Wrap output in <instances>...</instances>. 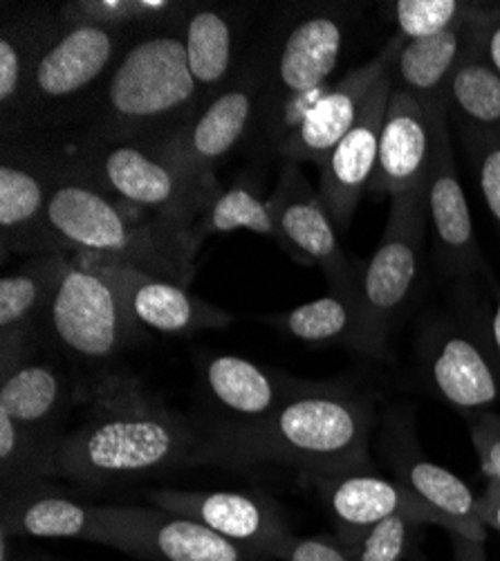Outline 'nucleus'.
<instances>
[{
	"label": "nucleus",
	"instance_id": "nucleus-1",
	"mask_svg": "<svg viewBox=\"0 0 500 561\" xmlns=\"http://www.w3.org/2000/svg\"><path fill=\"white\" fill-rule=\"evenodd\" d=\"M373 430L375 407L369 398L344 387L301 382L260 423L220 427L202 445L200 460L279 462L316 479L371 465Z\"/></svg>",
	"mask_w": 500,
	"mask_h": 561
},
{
	"label": "nucleus",
	"instance_id": "nucleus-2",
	"mask_svg": "<svg viewBox=\"0 0 500 561\" xmlns=\"http://www.w3.org/2000/svg\"><path fill=\"white\" fill-rule=\"evenodd\" d=\"M200 454L198 436L177 413L144 396L138 382L108 378L81 425L59 438L53 477L100 485L155 474Z\"/></svg>",
	"mask_w": 500,
	"mask_h": 561
},
{
	"label": "nucleus",
	"instance_id": "nucleus-3",
	"mask_svg": "<svg viewBox=\"0 0 500 561\" xmlns=\"http://www.w3.org/2000/svg\"><path fill=\"white\" fill-rule=\"evenodd\" d=\"M182 23L142 34L124 53L97 98L77 119L83 147L151 149L202 113L205 102L187 64Z\"/></svg>",
	"mask_w": 500,
	"mask_h": 561
},
{
	"label": "nucleus",
	"instance_id": "nucleus-4",
	"mask_svg": "<svg viewBox=\"0 0 500 561\" xmlns=\"http://www.w3.org/2000/svg\"><path fill=\"white\" fill-rule=\"evenodd\" d=\"M48 225L59 252L121 261L185 288L194 278L198 252L187 237L111 198L66 162L50 201Z\"/></svg>",
	"mask_w": 500,
	"mask_h": 561
},
{
	"label": "nucleus",
	"instance_id": "nucleus-5",
	"mask_svg": "<svg viewBox=\"0 0 500 561\" xmlns=\"http://www.w3.org/2000/svg\"><path fill=\"white\" fill-rule=\"evenodd\" d=\"M346 43V19L319 5L299 14L260 64L256 128L263 142L279 149L310 104L328 88Z\"/></svg>",
	"mask_w": 500,
	"mask_h": 561
},
{
	"label": "nucleus",
	"instance_id": "nucleus-6",
	"mask_svg": "<svg viewBox=\"0 0 500 561\" xmlns=\"http://www.w3.org/2000/svg\"><path fill=\"white\" fill-rule=\"evenodd\" d=\"M63 162L111 198L160 220L189 243L200 214L222 190L218 178H191L138 145H90Z\"/></svg>",
	"mask_w": 500,
	"mask_h": 561
},
{
	"label": "nucleus",
	"instance_id": "nucleus-7",
	"mask_svg": "<svg viewBox=\"0 0 500 561\" xmlns=\"http://www.w3.org/2000/svg\"><path fill=\"white\" fill-rule=\"evenodd\" d=\"M138 38L121 30L61 21L36 66L21 139L38 128L77 122Z\"/></svg>",
	"mask_w": 500,
	"mask_h": 561
},
{
	"label": "nucleus",
	"instance_id": "nucleus-8",
	"mask_svg": "<svg viewBox=\"0 0 500 561\" xmlns=\"http://www.w3.org/2000/svg\"><path fill=\"white\" fill-rule=\"evenodd\" d=\"M427 184L391 198V214L375 254L363 263L357 290L359 331L354 351L388 359V337L395 321L411 301L420 278L427 233Z\"/></svg>",
	"mask_w": 500,
	"mask_h": 561
},
{
	"label": "nucleus",
	"instance_id": "nucleus-9",
	"mask_svg": "<svg viewBox=\"0 0 500 561\" xmlns=\"http://www.w3.org/2000/svg\"><path fill=\"white\" fill-rule=\"evenodd\" d=\"M138 333L117 288L95 259L70 254L45 314L43 335L66 355L100 364L115 357Z\"/></svg>",
	"mask_w": 500,
	"mask_h": 561
},
{
	"label": "nucleus",
	"instance_id": "nucleus-10",
	"mask_svg": "<svg viewBox=\"0 0 500 561\" xmlns=\"http://www.w3.org/2000/svg\"><path fill=\"white\" fill-rule=\"evenodd\" d=\"M384 454L395 481L416 496L429 524L449 533L456 561H487V524L480 512V499L472 488L429 460L416 445L411 427H406L402 420L397 430L391 432L388 427L384 434Z\"/></svg>",
	"mask_w": 500,
	"mask_h": 561
},
{
	"label": "nucleus",
	"instance_id": "nucleus-11",
	"mask_svg": "<svg viewBox=\"0 0 500 561\" xmlns=\"http://www.w3.org/2000/svg\"><path fill=\"white\" fill-rule=\"evenodd\" d=\"M286 241L299 256L301 265H316L328 278L330 293L357 304L359 276L363 263L350 261L339 243L337 225L326 209L319 192L314 190L301 164L286 160L275 192L267 198Z\"/></svg>",
	"mask_w": 500,
	"mask_h": 561
},
{
	"label": "nucleus",
	"instance_id": "nucleus-12",
	"mask_svg": "<svg viewBox=\"0 0 500 561\" xmlns=\"http://www.w3.org/2000/svg\"><path fill=\"white\" fill-rule=\"evenodd\" d=\"M63 173V160L27 147L23 139L3 142L0 162V233L3 256L59 252L50 233L48 209Z\"/></svg>",
	"mask_w": 500,
	"mask_h": 561
},
{
	"label": "nucleus",
	"instance_id": "nucleus-13",
	"mask_svg": "<svg viewBox=\"0 0 500 561\" xmlns=\"http://www.w3.org/2000/svg\"><path fill=\"white\" fill-rule=\"evenodd\" d=\"M258 95L260 64H252L194 122L149 151L191 178L216 180L220 160L239 147L256 122Z\"/></svg>",
	"mask_w": 500,
	"mask_h": 561
},
{
	"label": "nucleus",
	"instance_id": "nucleus-14",
	"mask_svg": "<svg viewBox=\"0 0 500 561\" xmlns=\"http://www.w3.org/2000/svg\"><path fill=\"white\" fill-rule=\"evenodd\" d=\"M404 38L395 34L384 48L357 70L348 72L335 85H328L310 108L301 115L296 126L277 149L283 160L312 162L324 169L335 147L357 124L359 115L367 108L377 83L393 72L397 53Z\"/></svg>",
	"mask_w": 500,
	"mask_h": 561
},
{
	"label": "nucleus",
	"instance_id": "nucleus-15",
	"mask_svg": "<svg viewBox=\"0 0 500 561\" xmlns=\"http://www.w3.org/2000/svg\"><path fill=\"white\" fill-rule=\"evenodd\" d=\"M119 537V550L151 561H265L207 526L160 507L102 505Z\"/></svg>",
	"mask_w": 500,
	"mask_h": 561
},
{
	"label": "nucleus",
	"instance_id": "nucleus-16",
	"mask_svg": "<svg viewBox=\"0 0 500 561\" xmlns=\"http://www.w3.org/2000/svg\"><path fill=\"white\" fill-rule=\"evenodd\" d=\"M149 501L269 559H275L279 548L292 537L279 507L256 494L155 490L149 492Z\"/></svg>",
	"mask_w": 500,
	"mask_h": 561
},
{
	"label": "nucleus",
	"instance_id": "nucleus-17",
	"mask_svg": "<svg viewBox=\"0 0 500 561\" xmlns=\"http://www.w3.org/2000/svg\"><path fill=\"white\" fill-rule=\"evenodd\" d=\"M93 256V254H90ZM97 267L117 288L132 323L162 335H196L230 325L234 317L200 297L191 295L175 280L155 276L135 265L93 256Z\"/></svg>",
	"mask_w": 500,
	"mask_h": 561
},
{
	"label": "nucleus",
	"instance_id": "nucleus-18",
	"mask_svg": "<svg viewBox=\"0 0 500 561\" xmlns=\"http://www.w3.org/2000/svg\"><path fill=\"white\" fill-rule=\"evenodd\" d=\"M433 113V158L427 175V214L435 237L442 265L449 272L472 274L480 267V252L474 231L469 203L458 178L456 158L446 126L444 102L431 106Z\"/></svg>",
	"mask_w": 500,
	"mask_h": 561
},
{
	"label": "nucleus",
	"instance_id": "nucleus-19",
	"mask_svg": "<svg viewBox=\"0 0 500 561\" xmlns=\"http://www.w3.org/2000/svg\"><path fill=\"white\" fill-rule=\"evenodd\" d=\"M425 370L435 396L465 415L500 404V364L467 331H435L425 346Z\"/></svg>",
	"mask_w": 500,
	"mask_h": 561
},
{
	"label": "nucleus",
	"instance_id": "nucleus-20",
	"mask_svg": "<svg viewBox=\"0 0 500 561\" xmlns=\"http://www.w3.org/2000/svg\"><path fill=\"white\" fill-rule=\"evenodd\" d=\"M393 88V72H388L377 83L373 98L359 115L357 124L335 147L322 169L319 196L330 211L337 229H346L350 225L363 192L371 190L380 158L382 122Z\"/></svg>",
	"mask_w": 500,
	"mask_h": 561
},
{
	"label": "nucleus",
	"instance_id": "nucleus-21",
	"mask_svg": "<svg viewBox=\"0 0 500 561\" xmlns=\"http://www.w3.org/2000/svg\"><path fill=\"white\" fill-rule=\"evenodd\" d=\"M70 252H50L30 256L19 270L0 280V364L3 376L25 362L59 286Z\"/></svg>",
	"mask_w": 500,
	"mask_h": 561
},
{
	"label": "nucleus",
	"instance_id": "nucleus-22",
	"mask_svg": "<svg viewBox=\"0 0 500 561\" xmlns=\"http://www.w3.org/2000/svg\"><path fill=\"white\" fill-rule=\"evenodd\" d=\"M433 158V113L408 92L393 88L382 133L377 171L371 192L402 196L427 184Z\"/></svg>",
	"mask_w": 500,
	"mask_h": 561
},
{
	"label": "nucleus",
	"instance_id": "nucleus-23",
	"mask_svg": "<svg viewBox=\"0 0 500 561\" xmlns=\"http://www.w3.org/2000/svg\"><path fill=\"white\" fill-rule=\"evenodd\" d=\"M59 8L5 5L0 30V113L3 142L21 139L32 79L43 50L59 27Z\"/></svg>",
	"mask_w": 500,
	"mask_h": 561
},
{
	"label": "nucleus",
	"instance_id": "nucleus-24",
	"mask_svg": "<svg viewBox=\"0 0 500 561\" xmlns=\"http://www.w3.org/2000/svg\"><path fill=\"white\" fill-rule=\"evenodd\" d=\"M314 483L319 488L330 519L337 526V539L346 546H354L371 528L399 512L418 514L429 524L416 496L402 483L377 477L371 465L316 477Z\"/></svg>",
	"mask_w": 500,
	"mask_h": 561
},
{
	"label": "nucleus",
	"instance_id": "nucleus-25",
	"mask_svg": "<svg viewBox=\"0 0 500 561\" xmlns=\"http://www.w3.org/2000/svg\"><path fill=\"white\" fill-rule=\"evenodd\" d=\"M241 30L236 5H191L182 23L187 64L205 106L247 68L241 66Z\"/></svg>",
	"mask_w": 500,
	"mask_h": 561
},
{
	"label": "nucleus",
	"instance_id": "nucleus-26",
	"mask_svg": "<svg viewBox=\"0 0 500 561\" xmlns=\"http://www.w3.org/2000/svg\"><path fill=\"white\" fill-rule=\"evenodd\" d=\"M3 533L43 539H81L119 550V537L102 505L40 492L38 488L3 496Z\"/></svg>",
	"mask_w": 500,
	"mask_h": 561
},
{
	"label": "nucleus",
	"instance_id": "nucleus-27",
	"mask_svg": "<svg viewBox=\"0 0 500 561\" xmlns=\"http://www.w3.org/2000/svg\"><path fill=\"white\" fill-rule=\"evenodd\" d=\"M480 10L482 5H476L465 21L438 36L404 41L393 66L395 88L408 92L427 108L442 104L453 72L458 70L467 53L474 48Z\"/></svg>",
	"mask_w": 500,
	"mask_h": 561
},
{
	"label": "nucleus",
	"instance_id": "nucleus-28",
	"mask_svg": "<svg viewBox=\"0 0 500 561\" xmlns=\"http://www.w3.org/2000/svg\"><path fill=\"white\" fill-rule=\"evenodd\" d=\"M202 378L211 398L243 425L260 423L275 413L292 389L269 370L236 355L209 357L202 366Z\"/></svg>",
	"mask_w": 500,
	"mask_h": 561
},
{
	"label": "nucleus",
	"instance_id": "nucleus-29",
	"mask_svg": "<svg viewBox=\"0 0 500 561\" xmlns=\"http://www.w3.org/2000/svg\"><path fill=\"white\" fill-rule=\"evenodd\" d=\"M66 404V385L55 366L25 362L0 380V409L8 411L30 434L48 438L50 427Z\"/></svg>",
	"mask_w": 500,
	"mask_h": 561
},
{
	"label": "nucleus",
	"instance_id": "nucleus-30",
	"mask_svg": "<svg viewBox=\"0 0 500 561\" xmlns=\"http://www.w3.org/2000/svg\"><path fill=\"white\" fill-rule=\"evenodd\" d=\"M444 108L461 122L463 133L500 135V77L485 59L478 34L444 90Z\"/></svg>",
	"mask_w": 500,
	"mask_h": 561
},
{
	"label": "nucleus",
	"instance_id": "nucleus-31",
	"mask_svg": "<svg viewBox=\"0 0 500 561\" xmlns=\"http://www.w3.org/2000/svg\"><path fill=\"white\" fill-rule=\"evenodd\" d=\"M236 229H249V231L263 233V237L279 243L299 263L296 252L286 241L275 214L269 209V203L263 201L249 184H243V182L232 184L230 190H224L222 186V190L211 198V203L205 207L198 222L194 225L191 243L198 252L209 237L236 231Z\"/></svg>",
	"mask_w": 500,
	"mask_h": 561
},
{
	"label": "nucleus",
	"instance_id": "nucleus-32",
	"mask_svg": "<svg viewBox=\"0 0 500 561\" xmlns=\"http://www.w3.org/2000/svg\"><path fill=\"white\" fill-rule=\"evenodd\" d=\"M191 3L175 0H74L59 5L63 23L100 25L142 36L185 21Z\"/></svg>",
	"mask_w": 500,
	"mask_h": 561
},
{
	"label": "nucleus",
	"instance_id": "nucleus-33",
	"mask_svg": "<svg viewBox=\"0 0 500 561\" xmlns=\"http://www.w3.org/2000/svg\"><path fill=\"white\" fill-rule=\"evenodd\" d=\"M269 323H275L281 333L307 344L346 342L348 346H354L359 312L352 299L330 293L316 301L269 317Z\"/></svg>",
	"mask_w": 500,
	"mask_h": 561
},
{
	"label": "nucleus",
	"instance_id": "nucleus-34",
	"mask_svg": "<svg viewBox=\"0 0 500 561\" xmlns=\"http://www.w3.org/2000/svg\"><path fill=\"white\" fill-rule=\"evenodd\" d=\"M55 447L57 443L30 434L8 411L0 409V467H3V492L19 494L23 490L36 488L38 479L53 477Z\"/></svg>",
	"mask_w": 500,
	"mask_h": 561
},
{
	"label": "nucleus",
	"instance_id": "nucleus-35",
	"mask_svg": "<svg viewBox=\"0 0 500 561\" xmlns=\"http://www.w3.org/2000/svg\"><path fill=\"white\" fill-rule=\"evenodd\" d=\"M474 10L476 3H465V0H397L391 5L397 34L404 41L438 36L465 21Z\"/></svg>",
	"mask_w": 500,
	"mask_h": 561
},
{
	"label": "nucleus",
	"instance_id": "nucleus-36",
	"mask_svg": "<svg viewBox=\"0 0 500 561\" xmlns=\"http://www.w3.org/2000/svg\"><path fill=\"white\" fill-rule=\"evenodd\" d=\"M429 524L411 512H399L371 528L354 546V561H406Z\"/></svg>",
	"mask_w": 500,
	"mask_h": 561
},
{
	"label": "nucleus",
	"instance_id": "nucleus-37",
	"mask_svg": "<svg viewBox=\"0 0 500 561\" xmlns=\"http://www.w3.org/2000/svg\"><path fill=\"white\" fill-rule=\"evenodd\" d=\"M485 205L500 231V135L463 133Z\"/></svg>",
	"mask_w": 500,
	"mask_h": 561
},
{
	"label": "nucleus",
	"instance_id": "nucleus-38",
	"mask_svg": "<svg viewBox=\"0 0 500 561\" xmlns=\"http://www.w3.org/2000/svg\"><path fill=\"white\" fill-rule=\"evenodd\" d=\"M467 425L487 481L500 485V413L485 411L467 415Z\"/></svg>",
	"mask_w": 500,
	"mask_h": 561
},
{
	"label": "nucleus",
	"instance_id": "nucleus-39",
	"mask_svg": "<svg viewBox=\"0 0 500 561\" xmlns=\"http://www.w3.org/2000/svg\"><path fill=\"white\" fill-rule=\"evenodd\" d=\"M281 561H354L350 546L339 539H296L290 537L277 552Z\"/></svg>",
	"mask_w": 500,
	"mask_h": 561
},
{
	"label": "nucleus",
	"instance_id": "nucleus-40",
	"mask_svg": "<svg viewBox=\"0 0 500 561\" xmlns=\"http://www.w3.org/2000/svg\"><path fill=\"white\" fill-rule=\"evenodd\" d=\"M478 45L489 66L500 77V5H482L478 16Z\"/></svg>",
	"mask_w": 500,
	"mask_h": 561
},
{
	"label": "nucleus",
	"instance_id": "nucleus-41",
	"mask_svg": "<svg viewBox=\"0 0 500 561\" xmlns=\"http://www.w3.org/2000/svg\"><path fill=\"white\" fill-rule=\"evenodd\" d=\"M480 512L487 528H493L500 533V485L493 481H487V490L480 496Z\"/></svg>",
	"mask_w": 500,
	"mask_h": 561
},
{
	"label": "nucleus",
	"instance_id": "nucleus-42",
	"mask_svg": "<svg viewBox=\"0 0 500 561\" xmlns=\"http://www.w3.org/2000/svg\"><path fill=\"white\" fill-rule=\"evenodd\" d=\"M489 342H491V351L500 364V299L493 308V314H491V323H489Z\"/></svg>",
	"mask_w": 500,
	"mask_h": 561
}]
</instances>
